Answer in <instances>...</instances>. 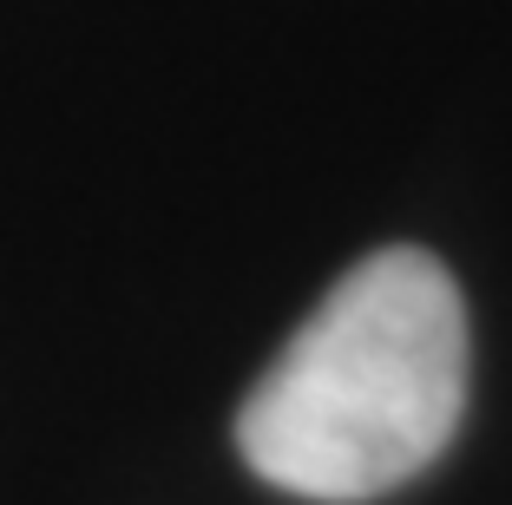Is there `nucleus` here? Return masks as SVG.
I'll list each match as a JSON object with an SVG mask.
<instances>
[{
    "instance_id": "f257e3e1",
    "label": "nucleus",
    "mask_w": 512,
    "mask_h": 505,
    "mask_svg": "<svg viewBox=\"0 0 512 505\" xmlns=\"http://www.w3.org/2000/svg\"><path fill=\"white\" fill-rule=\"evenodd\" d=\"M467 414V302L427 250H375L289 335L237 414L256 479L362 505L421 479Z\"/></svg>"
}]
</instances>
